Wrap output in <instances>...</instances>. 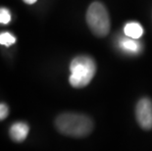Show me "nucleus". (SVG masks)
Here are the masks:
<instances>
[{
	"label": "nucleus",
	"mask_w": 152,
	"mask_h": 151,
	"mask_svg": "<svg viewBox=\"0 0 152 151\" xmlns=\"http://www.w3.org/2000/svg\"><path fill=\"white\" fill-rule=\"evenodd\" d=\"M37 0H24V2H26L27 4H34V3L37 2Z\"/></svg>",
	"instance_id": "obj_11"
},
{
	"label": "nucleus",
	"mask_w": 152,
	"mask_h": 151,
	"mask_svg": "<svg viewBox=\"0 0 152 151\" xmlns=\"http://www.w3.org/2000/svg\"><path fill=\"white\" fill-rule=\"evenodd\" d=\"M28 134V126L26 123H15L10 128V136L16 142H22Z\"/></svg>",
	"instance_id": "obj_6"
},
{
	"label": "nucleus",
	"mask_w": 152,
	"mask_h": 151,
	"mask_svg": "<svg viewBox=\"0 0 152 151\" xmlns=\"http://www.w3.org/2000/svg\"><path fill=\"white\" fill-rule=\"evenodd\" d=\"M127 36V35H126ZM119 45L121 47L122 50H124L125 52H127L129 54H137L140 53L142 46L141 43L138 41L137 38H132L130 36L127 37H123L120 39Z\"/></svg>",
	"instance_id": "obj_5"
},
{
	"label": "nucleus",
	"mask_w": 152,
	"mask_h": 151,
	"mask_svg": "<svg viewBox=\"0 0 152 151\" xmlns=\"http://www.w3.org/2000/svg\"><path fill=\"white\" fill-rule=\"evenodd\" d=\"M125 34L127 36H130L132 38H137L138 39L143 34V28L140 26V24L135 23V22H132V23H128L125 26L124 28Z\"/></svg>",
	"instance_id": "obj_7"
},
{
	"label": "nucleus",
	"mask_w": 152,
	"mask_h": 151,
	"mask_svg": "<svg viewBox=\"0 0 152 151\" xmlns=\"http://www.w3.org/2000/svg\"><path fill=\"white\" fill-rule=\"evenodd\" d=\"M137 120L143 130L152 128V101L148 98H142L138 101L135 109Z\"/></svg>",
	"instance_id": "obj_4"
},
{
	"label": "nucleus",
	"mask_w": 152,
	"mask_h": 151,
	"mask_svg": "<svg viewBox=\"0 0 152 151\" xmlns=\"http://www.w3.org/2000/svg\"><path fill=\"white\" fill-rule=\"evenodd\" d=\"M55 126L61 133L73 137H83L91 133L93 123L86 115L64 113L58 116Z\"/></svg>",
	"instance_id": "obj_1"
},
{
	"label": "nucleus",
	"mask_w": 152,
	"mask_h": 151,
	"mask_svg": "<svg viewBox=\"0 0 152 151\" xmlns=\"http://www.w3.org/2000/svg\"><path fill=\"white\" fill-rule=\"evenodd\" d=\"M11 21V13L7 8H0V24L7 25Z\"/></svg>",
	"instance_id": "obj_9"
},
{
	"label": "nucleus",
	"mask_w": 152,
	"mask_h": 151,
	"mask_svg": "<svg viewBox=\"0 0 152 151\" xmlns=\"http://www.w3.org/2000/svg\"><path fill=\"white\" fill-rule=\"evenodd\" d=\"M9 114V108L8 106L4 103H0V121L4 120Z\"/></svg>",
	"instance_id": "obj_10"
},
{
	"label": "nucleus",
	"mask_w": 152,
	"mask_h": 151,
	"mask_svg": "<svg viewBox=\"0 0 152 151\" xmlns=\"http://www.w3.org/2000/svg\"><path fill=\"white\" fill-rule=\"evenodd\" d=\"M86 22L96 36L103 37L109 34L110 18L105 6L100 2H93L86 12Z\"/></svg>",
	"instance_id": "obj_3"
},
{
	"label": "nucleus",
	"mask_w": 152,
	"mask_h": 151,
	"mask_svg": "<svg viewBox=\"0 0 152 151\" xmlns=\"http://www.w3.org/2000/svg\"><path fill=\"white\" fill-rule=\"evenodd\" d=\"M70 85L75 88H82L91 82L96 72V65L88 56H79L70 65Z\"/></svg>",
	"instance_id": "obj_2"
},
{
	"label": "nucleus",
	"mask_w": 152,
	"mask_h": 151,
	"mask_svg": "<svg viewBox=\"0 0 152 151\" xmlns=\"http://www.w3.org/2000/svg\"><path fill=\"white\" fill-rule=\"evenodd\" d=\"M16 42V37L10 33L0 34V44L5 46H10Z\"/></svg>",
	"instance_id": "obj_8"
}]
</instances>
